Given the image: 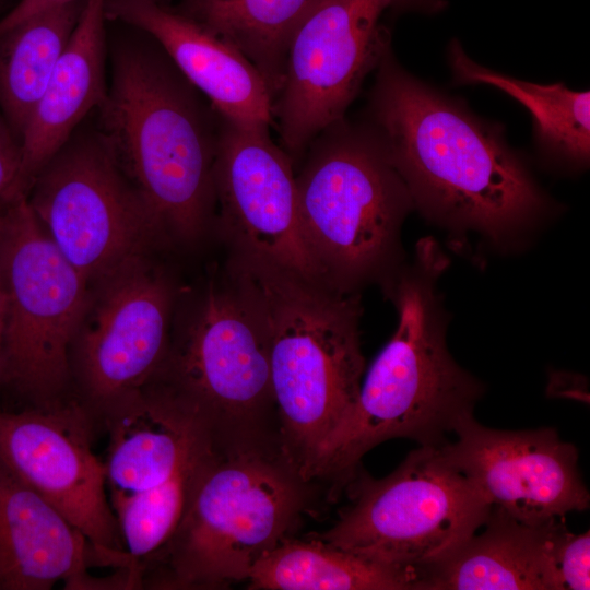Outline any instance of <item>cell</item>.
Returning a JSON list of instances; mask_svg holds the SVG:
<instances>
[{"label":"cell","instance_id":"6da1fadb","mask_svg":"<svg viewBox=\"0 0 590 590\" xmlns=\"http://www.w3.org/2000/svg\"><path fill=\"white\" fill-rule=\"evenodd\" d=\"M368 109L367 126L429 216L500 239L541 211L542 194L500 128L411 75L390 48Z\"/></svg>","mask_w":590,"mask_h":590},{"label":"cell","instance_id":"7a4b0ae2","mask_svg":"<svg viewBox=\"0 0 590 590\" xmlns=\"http://www.w3.org/2000/svg\"><path fill=\"white\" fill-rule=\"evenodd\" d=\"M229 266L267 327L282 452L305 480L316 481L319 453L361 389L359 298L258 260L234 255Z\"/></svg>","mask_w":590,"mask_h":590},{"label":"cell","instance_id":"3957f363","mask_svg":"<svg viewBox=\"0 0 590 590\" xmlns=\"http://www.w3.org/2000/svg\"><path fill=\"white\" fill-rule=\"evenodd\" d=\"M446 266L437 245L421 241L413 267L391 284L399 322L369 367L357 400L322 447L314 477L346 485L362 457L391 438L440 446L473 414L481 385L450 356L435 283Z\"/></svg>","mask_w":590,"mask_h":590},{"label":"cell","instance_id":"277c9868","mask_svg":"<svg viewBox=\"0 0 590 590\" xmlns=\"http://www.w3.org/2000/svg\"><path fill=\"white\" fill-rule=\"evenodd\" d=\"M177 68L142 50L116 54L101 106V135L164 237L190 243L216 197L217 115L211 119ZM214 110V109H213Z\"/></svg>","mask_w":590,"mask_h":590},{"label":"cell","instance_id":"5b68a950","mask_svg":"<svg viewBox=\"0 0 590 590\" xmlns=\"http://www.w3.org/2000/svg\"><path fill=\"white\" fill-rule=\"evenodd\" d=\"M305 480L278 446L213 447L165 545L140 564L153 589H220L247 580L310 507Z\"/></svg>","mask_w":590,"mask_h":590},{"label":"cell","instance_id":"8992f818","mask_svg":"<svg viewBox=\"0 0 590 590\" xmlns=\"http://www.w3.org/2000/svg\"><path fill=\"white\" fill-rule=\"evenodd\" d=\"M211 282L170 340L150 384L168 393L217 448L280 446L269 335L261 312L231 266Z\"/></svg>","mask_w":590,"mask_h":590},{"label":"cell","instance_id":"52a82bcc","mask_svg":"<svg viewBox=\"0 0 590 590\" xmlns=\"http://www.w3.org/2000/svg\"><path fill=\"white\" fill-rule=\"evenodd\" d=\"M305 153L296 175L305 240L324 280L354 291L391 263L411 194L368 126L342 119Z\"/></svg>","mask_w":590,"mask_h":590},{"label":"cell","instance_id":"ba28073f","mask_svg":"<svg viewBox=\"0 0 590 590\" xmlns=\"http://www.w3.org/2000/svg\"><path fill=\"white\" fill-rule=\"evenodd\" d=\"M350 504L317 538L354 554L420 573L442 560L486 521L491 506L445 457L421 445L384 479L347 482Z\"/></svg>","mask_w":590,"mask_h":590},{"label":"cell","instance_id":"9c48e42d","mask_svg":"<svg viewBox=\"0 0 590 590\" xmlns=\"http://www.w3.org/2000/svg\"><path fill=\"white\" fill-rule=\"evenodd\" d=\"M0 270L7 292L0 381L35 406L64 400L91 294L87 280L36 219L27 194L0 210Z\"/></svg>","mask_w":590,"mask_h":590},{"label":"cell","instance_id":"30bf717a","mask_svg":"<svg viewBox=\"0 0 590 590\" xmlns=\"http://www.w3.org/2000/svg\"><path fill=\"white\" fill-rule=\"evenodd\" d=\"M30 189L36 219L88 283L144 257L164 237L98 133L69 140Z\"/></svg>","mask_w":590,"mask_h":590},{"label":"cell","instance_id":"8fae6325","mask_svg":"<svg viewBox=\"0 0 590 590\" xmlns=\"http://www.w3.org/2000/svg\"><path fill=\"white\" fill-rule=\"evenodd\" d=\"M391 0H317L288 43L273 119L282 148L300 157L344 119L365 76L389 48L379 19Z\"/></svg>","mask_w":590,"mask_h":590},{"label":"cell","instance_id":"7c38bea8","mask_svg":"<svg viewBox=\"0 0 590 590\" xmlns=\"http://www.w3.org/2000/svg\"><path fill=\"white\" fill-rule=\"evenodd\" d=\"M97 283L74 341L71 367L81 403L102 418L157 374L169 345L175 291L145 257Z\"/></svg>","mask_w":590,"mask_h":590},{"label":"cell","instance_id":"4fadbf2b","mask_svg":"<svg viewBox=\"0 0 590 590\" xmlns=\"http://www.w3.org/2000/svg\"><path fill=\"white\" fill-rule=\"evenodd\" d=\"M216 115L214 189L235 255L324 280L302 231L294 161L269 129Z\"/></svg>","mask_w":590,"mask_h":590},{"label":"cell","instance_id":"5bb4252c","mask_svg":"<svg viewBox=\"0 0 590 590\" xmlns=\"http://www.w3.org/2000/svg\"><path fill=\"white\" fill-rule=\"evenodd\" d=\"M92 421L80 401L68 399L0 410V459L98 551H125L105 464L92 450Z\"/></svg>","mask_w":590,"mask_h":590},{"label":"cell","instance_id":"9a60e30c","mask_svg":"<svg viewBox=\"0 0 590 590\" xmlns=\"http://www.w3.org/2000/svg\"><path fill=\"white\" fill-rule=\"evenodd\" d=\"M453 434L455 441L440 448L491 508L523 523L542 524L589 507L578 450L555 429H493L470 414L457 423Z\"/></svg>","mask_w":590,"mask_h":590},{"label":"cell","instance_id":"2e32d148","mask_svg":"<svg viewBox=\"0 0 590 590\" xmlns=\"http://www.w3.org/2000/svg\"><path fill=\"white\" fill-rule=\"evenodd\" d=\"M111 11L151 35L216 114L243 127L270 129L273 97L269 86L234 46L158 1L114 0Z\"/></svg>","mask_w":590,"mask_h":590},{"label":"cell","instance_id":"e0dca14e","mask_svg":"<svg viewBox=\"0 0 590 590\" xmlns=\"http://www.w3.org/2000/svg\"><path fill=\"white\" fill-rule=\"evenodd\" d=\"M93 566L104 553L0 459V589H83Z\"/></svg>","mask_w":590,"mask_h":590},{"label":"cell","instance_id":"ac0fdd59","mask_svg":"<svg viewBox=\"0 0 590 590\" xmlns=\"http://www.w3.org/2000/svg\"><path fill=\"white\" fill-rule=\"evenodd\" d=\"M102 420L109 437L104 464L110 496L166 482L212 444L196 417L153 384L118 402Z\"/></svg>","mask_w":590,"mask_h":590},{"label":"cell","instance_id":"d6986e66","mask_svg":"<svg viewBox=\"0 0 590 590\" xmlns=\"http://www.w3.org/2000/svg\"><path fill=\"white\" fill-rule=\"evenodd\" d=\"M105 14L106 0L84 1L69 43L21 134L26 194L79 122L106 97Z\"/></svg>","mask_w":590,"mask_h":590},{"label":"cell","instance_id":"ffe728a7","mask_svg":"<svg viewBox=\"0 0 590 590\" xmlns=\"http://www.w3.org/2000/svg\"><path fill=\"white\" fill-rule=\"evenodd\" d=\"M476 532L423 569L415 590H555L552 552L559 518L528 524L491 508Z\"/></svg>","mask_w":590,"mask_h":590},{"label":"cell","instance_id":"44dd1931","mask_svg":"<svg viewBox=\"0 0 590 590\" xmlns=\"http://www.w3.org/2000/svg\"><path fill=\"white\" fill-rule=\"evenodd\" d=\"M249 589L415 590L418 573L335 547L319 538L286 539L251 569Z\"/></svg>","mask_w":590,"mask_h":590},{"label":"cell","instance_id":"7402d4cb","mask_svg":"<svg viewBox=\"0 0 590 590\" xmlns=\"http://www.w3.org/2000/svg\"><path fill=\"white\" fill-rule=\"evenodd\" d=\"M84 1L48 8L0 36V105L20 137L69 43Z\"/></svg>","mask_w":590,"mask_h":590},{"label":"cell","instance_id":"603a6c76","mask_svg":"<svg viewBox=\"0 0 590 590\" xmlns=\"http://www.w3.org/2000/svg\"><path fill=\"white\" fill-rule=\"evenodd\" d=\"M317 0H184L180 13L238 49L274 99L291 37Z\"/></svg>","mask_w":590,"mask_h":590},{"label":"cell","instance_id":"cb8c5ba5","mask_svg":"<svg viewBox=\"0 0 590 590\" xmlns=\"http://www.w3.org/2000/svg\"><path fill=\"white\" fill-rule=\"evenodd\" d=\"M449 59L459 82L495 86L524 105L541 144L551 153L577 164L589 160V91H574L563 83L541 85L495 72L470 59L457 40L449 47Z\"/></svg>","mask_w":590,"mask_h":590},{"label":"cell","instance_id":"d4e9b609","mask_svg":"<svg viewBox=\"0 0 590 590\" xmlns=\"http://www.w3.org/2000/svg\"><path fill=\"white\" fill-rule=\"evenodd\" d=\"M213 447L209 444L201 448L176 474L155 487L110 496L123 547L133 566L139 568L169 540L184 515L200 468Z\"/></svg>","mask_w":590,"mask_h":590},{"label":"cell","instance_id":"484cf974","mask_svg":"<svg viewBox=\"0 0 590 590\" xmlns=\"http://www.w3.org/2000/svg\"><path fill=\"white\" fill-rule=\"evenodd\" d=\"M555 590H588L590 587V534L560 530L552 552Z\"/></svg>","mask_w":590,"mask_h":590},{"label":"cell","instance_id":"4316f807","mask_svg":"<svg viewBox=\"0 0 590 590\" xmlns=\"http://www.w3.org/2000/svg\"><path fill=\"white\" fill-rule=\"evenodd\" d=\"M26 194L22 184L21 145L0 120V208Z\"/></svg>","mask_w":590,"mask_h":590},{"label":"cell","instance_id":"83f0119b","mask_svg":"<svg viewBox=\"0 0 590 590\" xmlns=\"http://www.w3.org/2000/svg\"><path fill=\"white\" fill-rule=\"evenodd\" d=\"M78 1L82 0H20L17 4L3 19L0 20V36L40 11L55 5Z\"/></svg>","mask_w":590,"mask_h":590},{"label":"cell","instance_id":"f1b7e54d","mask_svg":"<svg viewBox=\"0 0 590 590\" xmlns=\"http://www.w3.org/2000/svg\"><path fill=\"white\" fill-rule=\"evenodd\" d=\"M5 324H7V292H5L1 270H0V376H1Z\"/></svg>","mask_w":590,"mask_h":590},{"label":"cell","instance_id":"f546056e","mask_svg":"<svg viewBox=\"0 0 590 590\" xmlns=\"http://www.w3.org/2000/svg\"><path fill=\"white\" fill-rule=\"evenodd\" d=\"M440 0H391V5L397 9L420 8L426 10H438L441 5Z\"/></svg>","mask_w":590,"mask_h":590},{"label":"cell","instance_id":"4dcf8cb0","mask_svg":"<svg viewBox=\"0 0 590 590\" xmlns=\"http://www.w3.org/2000/svg\"><path fill=\"white\" fill-rule=\"evenodd\" d=\"M2 208H3V206H2ZM2 208H0V210H1Z\"/></svg>","mask_w":590,"mask_h":590}]
</instances>
